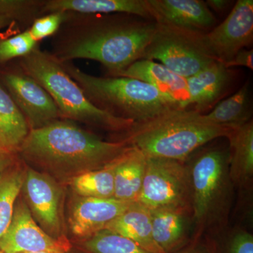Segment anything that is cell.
I'll use <instances>...</instances> for the list:
<instances>
[{
    "instance_id": "9a60e30c",
    "label": "cell",
    "mask_w": 253,
    "mask_h": 253,
    "mask_svg": "<svg viewBox=\"0 0 253 253\" xmlns=\"http://www.w3.org/2000/svg\"><path fill=\"white\" fill-rule=\"evenodd\" d=\"M117 76L134 78L148 83L170 99L178 109H189L186 78L172 72L161 63L151 60H138Z\"/></svg>"
},
{
    "instance_id": "e0dca14e",
    "label": "cell",
    "mask_w": 253,
    "mask_h": 253,
    "mask_svg": "<svg viewBox=\"0 0 253 253\" xmlns=\"http://www.w3.org/2000/svg\"><path fill=\"white\" fill-rule=\"evenodd\" d=\"M229 68L220 61H214L199 73L186 78L189 106L201 113L214 106L230 82Z\"/></svg>"
},
{
    "instance_id": "8d00e7d4",
    "label": "cell",
    "mask_w": 253,
    "mask_h": 253,
    "mask_svg": "<svg viewBox=\"0 0 253 253\" xmlns=\"http://www.w3.org/2000/svg\"><path fill=\"white\" fill-rule=\"evenodd\" d=\"M70 253V251H69V252H68V253Z\"/></svg>"
},
{
    "instance_id": "8fae6325",
    "label": "cell",
    "mask_w": 253,
    "mask_h": 253,
    "mask_svg": "<svg viewBox=\"0 0 253 253\" xmlns=\"http://www.w3.org/2000/svg\"><path fill=\"white\" fill-rule=\"evenodd\" d=\"M3 80L10 96L24 116L30 130L63 119L49 93L23 71L5 73Z\"/></svg>"
},
{
    "instance_id": "d6986e66",
    "label": "cell",
    "mask_w": 253,
    "mask_h": 253,
    "mask_svg": "<svg viewBox=\"0 0 253 253\" xmlns=\"http://www.w3.org/2000/svg\"><path fill=\"white\" fill-rule=\"evenodd\" d=\"M229 141V174L230 180L245 186L253 176V122L231 128Z\"/></svg>"
},
{
    "instance_id": "9c48e42d",
    "label": "cell",
    "mask_w": 253,
    "mask_h": 253,
    "mask_svg": "<svg viewBox=\"0 0 253 253\" xmlns=\"http://www.w3.org/2000/svg\"><path fill=\"white\" fill-rule=\"evenodd\" d=\"M21 191L32 216L41 229L55 239H67L63 217V184L26 166Z\"/></svg>"
},
{
    "instance_id": "277c9868",
    "label": "cell",
    "mask_w": 253,
    "mask_h": 253,
    "mask_svg": "<svg viewBox=\"0 0 253 253\" xmlns=\"http://www.w3.org/2000/svg\"><path fill=\"white\" fill-rule=\"evenodd\" d=\"M23 73L33 78L51 96L63 119L78 121L110 132L122 134L134 122L113 116L96 107L68 74L62 63L39 48L21 58Z\"/></svg>"
},
{
    "instance_id": "e575fe53",
    "label": "cell",
    "mask_w": 253,
    "mask_h": 253,
    "mask_svg": "<svg viewBox=\"0 0 253 253\" xmlns=\"http://www.w3.org/2000/svg\"><path fill=\"white\" fill-rule=\"evenodd\" d=\"M27 253H66L62 251H42V252Z\"/></svg>"
},
{
    "instance_id": "d4e9b609",
    "label": "cell",
    "mask_w": 253,
    "mask_h": 253,
    "mask_svg": "<svg viewBox=\"0 0 253 253\" xmlns=\"http://www.w3.org/2000/svg\"><path fill=\"white\" fill-rule=\"evenodd\" d=\"M116 161L102 169L76 176L68 184L71 186L75 194L81 197L97 199L113 198Z\"/></svg>"
},
{
    "instance_id": "d590c367",
    "label": "cell",
    "mask_w": 253,
    "mask_h": 253,
    "mask_svg": "<svg viewBox=\"0 0 253 253\" xmlns=\"http://www.w3.org/2000/svg\"><path fill=\"white\" fill-rule=\"evenodd\" d=\"M0 253H4V252H2V251H0Z\"/></svg>"
},
{
    "instance_id": "f546056e",
    "label": "cell",
    "mask_w": 253,
    "mask_h": 253,
    "mask_svg": "<svg viewBox=\"0 0 253 253\" xmlns=\"http://www.w3.org/2000/svg\"><path fill=\"white\" fill-rule=\"evenodd\" d=\"M231 253H253V236L246 231L238 233L232 239Z\"/></svg>"
},
{
    "instance_id": "8992f818",
    "label": "cell",
    "mask_w": 253,
    "mask_h": 253,
    "mask_svg": "<svg viewBox=\"0 0 253 253\" xmlns=\"http://www.w3.org/2000/svg\"><path fill=\"white\" fill-rule=\"evenodd\" d=\"M206 34L156 23L154 36L141 59L158 60L186 79L218 61L208 45Z\"/></svg>"
},
{
    "instance_id": "d6a6232c",
    "label": "cell",
    "mask_w": 253,
    "mask_h": 253,
    "mask_svg": "<svg viewBox=\"0 0 253 253\" xmlns=\"http://www.w3.org/2000/svg\"><path fill=\"white\" fill-rule=\"evenodd\" d=\"M231 1L227 0H208L206 1L210 9L214 10L217 13H221L225 11L229 8Z\"/></svg>"
},
{
    "instance_id": "6da1fadb",
    "label": "cell",
    "mask_w": 253,
    "mask_h": 253,
    "mask_svg": "<svg viewBox=\"0 0 253 253\" xmlns=\"http://www.w3.org/2000/svg\"><path fill=\"white\" fill-rule=\"evenodd\" d=\"M76 14L51 54L61 62L98 61L114 77L141 60L156 29V21L134 15Z\"/></svg>"
},
{
    "instance_id": "ac0fdd59",
    "label": "cell",
    "mask_w": 253,
    "mask_h": 253,
    "mask_svg": "<svg viewBox=\"0 0 253 253\" xmlns=\"http://www.w3.org/2000/svg\"><path fill=\"white\" fill-rule=\"evenodd\" d=\"M105 229L131 240L150 253H165L153 237L150 210L137 201L111 221Z\"/></svg>"
},
{
    "instance_id": "4fadbf2b",
    "label": "cell",
    "mask_w": 253,
    "mask_h": 253,
    "mask_svg": "<svg viewBox=\"0 0 253 253\" xmlns=\"http://www.w3.org/2000/svg\"><path fill=\"white\" fill-rule=\"evenodd\" d=\"M134 202L111 199L81 197L73 200L68 215V225L73 235L83 240L105 229Z\"/></svg>"
},
{
    "instance_id": "7c38bea8",
    "label": "cell",
    "mask_w": 253,
    "mask_h": 253,
    "mask_svg": "<svg viewBox=\"0 0 253 253\" xmlns=\"http://www.w3.org/2000/svg\"><path fill=\"white\" fill-rule=\"evenodd\" d=\"M208 45L218 61L226 64L253 43V1L238 0L221 24L206 34Z\"/></svg>"
},
{
    "instance_id": "836d02e7",
    "label": "cell",
    "mask_w": 253,
    "mask_h": 253,
    "mask_svg": "<svg viewBox=\"0 0 253 253\" xmlns=\"http://www.w3.org/2000/svg\"><path fill=\"white\" fill-rule=\"evenodd\" d=\"M11 21H12V18L4 16V15H0V31L9 26Z\"/></svg>"
},
{
    "instance_id": "2e32d148",
    "label": "cell",
    "mask_w": 253,
    "mask_h": 253,
    "mask_svg": "<svg viewBox=\"0 0 253 253\" xmlns=\"http://www.w3.org/2000/svg\"><path fill=\"white\" fill-rule=\"evenodd\" d=\"M41 13L79 14H126L155 21L149 0H48L42 1Z\"/></svg>"
},
{
    "instance_id": "5b68a950",
    "label": "cell",
    "mask_w": 253,
    "mask_h": 253,
    "mask_svg": "<svg viewBox=\"0 0 253 253\" xmlns=\"http://www.w3.org/2000/svg\"><path fill=\"white\" fill-rule=\"evenodd\" d=\"M63 68L96 107L116 117L141 123L168 110L178 109L154 86L122 76L96 77L83 72L71 61Z\"/></svg>"
},
{
    "instance_id": "3957f363",
    "label": "cell",
    "mask_w": 253,
    "mask_h": 253,
    "mask_svg": "<svg viewBox=\"0 0 253 253\" xmlns=\"http://www.w3.org/2000/svg\"><path fill=\"white\" fill-rule=\"evenodd\" d=\"M231 129L208 122L204 114L194 110L172 109L147 121L134 123L118 140L134 146L146 158L184 163L204 145L226 137Z\"/></svg>"
},
{
    "instance_id": "52a82bcc",
    "label": "cell",
    "mask_w": 253,
    "mask_h": 253,
    "mask_svg": "<svg viewBox=\"0 0 253 253\" xmlns=\"http://www.w3.org/2000/svg\"><path fill=\"white\" fill-rule=\"evenodd\" d=\"M191 212L198 226L217 215L224 202L230 180L229 151L210 149L200 153L189 167Z\"/></svg>"
},
{
    "instance_id": "1f68e13d",
    "label": "cell",
    "mask_w": 253,
    "mask_h": 253,
    "mask_svg": "<svg viewBox=\"0 0 253 253\" xmlns=\"http://www.w3.org/2000/svg\"><path fill=\"white\" fill-rule=\"evenodd\" d=\"M17 155L0 149V173L17 162Z\"/></svg>"
},
{
    "instance_id": "4dcf8cb0",
    "label": "cell",
    "mask_w": 253,
    "mask_h": 253,
    "mask_svg": "<svg viewBox=\"0 0 253 253\" xmlns=\"http://www.w3.org/2000/svg\"><path fill=\"white\" fill-rule=\"evenodd\" d=\"M224 66L227 68L234 67V66H244L253 71V49L241 50L230 61L224 64Z\"/></svg>"
},
{
    "instance_id": "74e56055",
    "label": "cell",
    "mask_w": 253,
    "mask_h": 253,
    "mask_svg": "<svg viewBox=\"0 0 253 253\" xmlns=\"http://www.w3.org/2000/svg\"></svg>"
},
{
    "instance_id": "30bf717a",
    "label": "cell",
    "mask_w": 253,
    "mask_h": 253,
    "mask_svg": "<svg viewBox=\"0 0 253 253\" xmlns=\"http://www.w3.org/2000/svg\"><path fill=\"white\" fill-rule=\"evenodd\" d=\"M70 249L68 239H55L48 235L32 216L23 198H18L11 224L0 239V251L6 253H68Z\"/></svg>"
},
{
    "instance_id": "4316f807",
    "label": "cell",
    "mask_w": 253,
    "mask_h": 253,
    "mask_svg": "<svg viewBox=\"0 0 253 253\" xmlns=\"http://www.w3.org/2000/svg\"><path fill=\"white\" fill-rule=\"evenodd\" d=\"M38 42L28 30L0 41V62L27 56L38 47Z\"/></svg>"
},
{
    "instance_id": "ffe728a7",
    "label": "cell",
    "mask_w": 253,
    "mask_h": 253,
    "mask_svg": "<svg viewBox=\"0 0 253 253\" xmlns=\"http://www.w3.org/2000/svg\"><path fill=\"white\" fill-rule=\"evenodd\" d=\"M146 158L131 146L116 162L114 174L115 199L136 202L140 194Z\"/></svg>"
},
{
    "instance_id": "5bb4252c",
    "label": "cell",
    "mask_w": 253,
    "mask_h": 253,
    "mask_svg": "<svg viewBox=\"0 0 253 253\" xmlns=\"http://www.w3.org/2000/svg\"><path fill=\"white\" fill-rule=\"evenodd\" d=\"M155 21L191 31L208 33L216 18L201 0H149Z\"/></svg>"
},
{
    "instance_id": "cb8c5ba5",
    "label": "cell",
    "mask_w": 253,
    "mask_h": 253,
    "mask_svg": "<svg viewBox=\"0 0 253 253\" xmlns=\"http://www.w3.org/2000/svg\"><path fill=\"white\" fill-rule=\"evenodd\" d=\"M25 169L18 161L0 173V239L11 224L15 204L22 189Z\"/></svg>"
},
{
    "instance_id": "83f0119b",
    "label": "cell",
    "mask_w": 253,
    "mask_h": 253,
    "mask_svg": "<svg viewBox=\"0 0 253 253\" xmlns=\"http://www.w3.org/2000/svg\"><path fill=\"white\" fill-rule=\"evenodd\" d=\"M69 12H53L35 20L29 31L37 42L53 36L68 19Z\"/></svg>"
},
{
    "instance_id": "7402d4cb",
    "label": "cell",
    "mask_w": 253,
    "mask_h": 253,
    "mask_svg": "<svg viewBox=\"0 0 253 253\" xmlns=\"http://www.w3.org/2000/svg\"><path fill=\"white\" fill-rule=\"evenodd\" d=\"M29 131L17 105L0 85V149L17 154Z\"/></svg>"
},
{
    "instance_id": "484cf974",
    "label": "cell",
    "mask_w": 253,
    "mask_h": 253,
    "mask_svg": "<svg viewBox=\"0 0 253 253\" xmlns=\"http://www.w3.org/2000/svg\"><path fill=\"white\" fill-rule=\"evenodd\" d=\"M83 246L90 253H151L131 240L108 229L83 240Z\"/></svg>"
},
{
    "instance_id": "603a6c76",
    "label": "cell",
    "mask_w": 253,
    "mask_h": 253,
    "mask_svg": "<svg viewBox=\"0 0 253 253\" xmlns=\"http://www.w3.org/2000/svg\"><path fill=\"white\" fill-rule=\"evenodd\" d=\"M204 115L208 122L226 127H236L251 121L252 108L249 82L235 94L216 105L211 112Z\"/></svg>"
},
{
    "instance_id": "ba28073f",
    "label": "cell",
    "mask_w": 253,
    "mask_h": 253,
    "mask_svg": "<svg viewBox=\"0 0 253 253\" xmlns=\"http://www.w3.org/2000/svg\"><path fill=\"white\" fill-rule=\"evenodd\" d=\"M137 202L149 210L173 207L191 212V182L187 166L175 160L146 158Z\"/></svg>"
},
{
    "instance_id": "f1b7e54d",
    "label": "cell",
    "mask_w": 253,
    "mask_h": 253,
    "mask_svg": "<svg viewBox=\"0 0 253 253\" xmlns=\"http://www.w3.org/2000/svg\"><path fill=\"white\" fill-rule=\"evenodd\" d=\"M41 1H5L0 0V15L12 18L16 15L26 14L35 9L41 11Z\"/></svg>"
},
{
    "instance_id": "44dd1931",
    "label": "cell",
    "mask_w": 253,
    "mask_h": 253,
    "mask_svg": "<svg viewBox=\"0 0 253 253\" xmlns=\"http://www.w3.org/2000/svg\"><path fill=\"white\" fill-rule=\"evenodd\" d=\"M153 237L165 253L177 249L185 240L189 211L179 208L150 210Z\"/></svg>"
},
{
    "instance_id": "7a4b0ae2",
    "label": "cell",
    "mask_w": 253,
    "mask_h": 253,
    "mask_svg": "<svg viewBox=\"0 0 253 253\" xmlns=\"http://www.w3.org/2000/svg\"><path fill=\"white\" fill-rule=\"evenodd\" d=\"M130 147L123 141L103 140L72 121L61 119L30 130L17 154L26 166L63 185L109 166Z\"/></svg>"
}]
</instances>
